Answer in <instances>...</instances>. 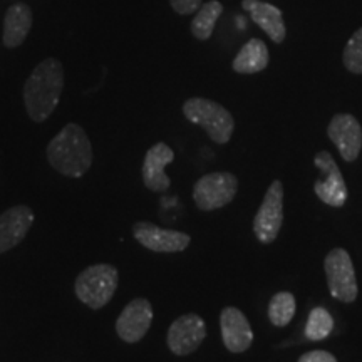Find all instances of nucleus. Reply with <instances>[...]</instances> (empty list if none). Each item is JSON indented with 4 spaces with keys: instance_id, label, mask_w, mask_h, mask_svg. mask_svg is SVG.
Instances as JSON below:
<instances>
[{
    "instance_id": "18",
    "label": "nucleus",
    "mask_w": 362,
    "mask_h": 362,
    "mask_svg": "<svg viewBox=\"0 0 362 362\" xmlns=\"http://www.w3.org/2000/svg\"><path fill=\"white\" fill-rule=\"evenodd\" d=\"M270 54L264 40L250 39L240 49L232 62V69L238 74H257L269 66Z\"/></svg>"
},
{
    "instance_id": "22",
    "label": "nucleus",
    "mask_w": 362,
    "mask_h": 362,
    "mask_svg": "<svg viewBox=\"0 0 362 362\" xmlns=\"http://www.w3.org/2000/svg\"><path fill=\"white\" fill-rule=\"evenodd\" d=\"M342 61L346 69L352 74H362V27L352 34L344 47Z\"/></svg>"
},
{
    "instance_id": "10",
    "label": "nucleus",
    "mask_w": 362,
    "mask_h": 362,
    "mask_svg": "<svg viewBox=\"0 0 362 362\" xmlns=\"http://www.w3.org/2000/svg\"><path fill=\"white\" fill-rule=\"evenodd\" d=\"M133 235L139 243L148 250L158 253H176L187 250L192 238L188 233L166 230L149 221H138L133 226Z\"/></svg>"
},
{
    "instance_id": "6",
    "label": "nucleus",
    "mask_w": 362,
    "mask_h": 362,
    "mask_svg": "<svg viewBox=\"0 0 362 362\" xmlns=\"http://www.w3.org/2000/svg\"><path fill=\"white\" fill-rule=\"evenodd\" d=\"M324 269L332 297H336L341 302H346V304H352L357 298V293H359V287H357L354 264H352V259L347 250H344V248L330 250L329 255L325 257Z\"/></svg>"
},
{
    "instance_id": "23",
    "label": "nucleus",
    "mask_w": 362,
    "mask_h": 362,
    "mask_svg": "<svg viewBox=\"0 0 362 362\" xmlns=\"http://www.w3.org/2000/svg\"><path fill=\"white\" fill-rule=\"evenodd\" d=\"M170 6L180 16H188L203 6V0H170Z\"/></svg>"
},
{
    "instance_id": "11",
    "label": "nucleus",
    "mask_w": 362,
    "mask_h": 362,
    "mask_svg": "<svg viewBox=\"0 0 362 362\" xmlns=\"http://www.w3.org/2000/svg\"><path fill=\"white\" fill-rule=\"evenodd\" d=\"M327 136L336 144L342 160L356 161L362 149V126L352 115H336L327 126Z\"/></svg>"
},
{
    "instance_id": "3",
    "label": "nucleus",
    "mask_w": 362,
    "mask_h": 362,
    "mask_svg": "<svg viewBox=\"0 0 362 362\" xmlns=\"http://www.w3.org/2000/svg\"><path fill=\"white\" fill-rule=\"evenodd\" d=\"M119 284V272L115 265L96 264L84 269L74 282V292L89 309L99 310L111 302Z\"/></svg>"
},
{
    "instance_id": "7",
    "label": "nucleus",
    "mask_w": 362,
    "mask_h": 362,
    "mask_svg": "<svg viewBox=\"0 0 362 362\" xmlns=\"http://www.w3.org/2000/svg\"><path fill=\"white\" fill-rule=\"evenodd\" d=\"M284 223V185L274 180L264 197V202L253 218V232L262 243L269 245L277 238Z\"/></svg>"
},
{
    "instance_id": "14",
    "label": "nucleus",
    "mask_w": 362,
    "mask_h": 362,
    "mask_svg": "<svg viewBox=\"0 0 362 362\" xmlns=\"http://www.w3.org/2000/svg\"><path fill=\"white\" fill-rule=\"evenodd\" d=\"M34 223V211L27 205H16L0 215V253L21 245Z\"/></svg>"
},
{
    "instance_id": "19",
    "label": "nucleus",
    "mask_w": 362,
    "mask_h": 362,
    "mask_svg": "<svg viewBox=\"0 0 362 362\" xmlns=\"http://www.w3.org/2000/svg\"><path fill=\"white\" fill-rule=\"evenodd\" d=\"M221 13H223V6H221L218 0H211V2L203 4L194 12L192 24H189V30H192L193 37L198 40L210 39Z\"/></svg>"
},
{
    "instance_id": "9",
    "label": "nucleus",
    "mask_w": 362,
    "mask_h": 362,
    "mask_svg": "<svg viewBox=\"0 0 362 362\" xmlns=\"http://www.w3.org/2000/svg\"><path fill=\"white\" fill-rule=\"evenodd\" d=\"M206 337L205 320L198 314H185L178 317L168 329V342L170 351L176 356H188L202 346Z\"/></svg>"
},
{
    "instance_id": "15",
    "label": "nucleus",
    "mask_w": 362,
    "mask_h": 362,
    "mask_svg": "<svg viewBox=\"0 0 362 362\" xmlns=\"http://www.w3.org/2000/svg\"><path fill=\"white\" fill-rule=\"evenodd\" d=\"M175 151L166 143H156L146 151L143 161V183L151 192H166L171 180L166 176L165 168L173 163Z\"/></svg>"
},
{
    "instance_id": "2",
    "label": "nucleus",
    "mask_w": 362,
    "mask_h": 362,
    "mask_svg": "<svg viewBox=\"0 0 362 362\" xmlns=\"http://www.w3.org/2000/svg\"><path fill=\"white\" fill-rule=\"evenodd\" d=\"M45 155L57 173L81 178L93 165V144L83 126L69 123L51 139Z\"/></svg>"
},
{
    "instance_id": "12",
    "label": "nucleus",
    "mask_w": 362,
    "mask_h": 362,
    "mask_svg": "<svg viewBox=\"0 0 362 362\" xmlns=\"http://www.w3.org/2000/svg\"><path fill=\"white\" fill-rule=\"evenodd\" d=\"M153 322V307L146 298H133L116 320V332L128 344H136L146 336Z\"/></svg>"
},
{
    "instance_id": "8",
    "label": "nucleus",
    "mask_w": 362,
    "mask_h": 362,
    "mask_svg": "<svg viewBox=\"0 0 362 362\" xmlns=\"http://www.w3.org/2000/svg\"><path fill=\"white\" fill-rule=\"evenodd\" d=\"M314 165L320 170V178L314 183V192L325 205L341 208L347 202V187L342 171L329 151H319L314 156Z\"/></svg>"
},
{
    "instance_id": "20",
    "label": "nucleus",
    "mask_w": 362,
    "mask_h": 362,
    "mask_svg": "<svg viewBox=\"0 0 362 362\" xmlns=\"http://www.w3.org/2000/svg\"><path fill=\"white\" fill-rule=\"evenodd\" d=\"M296 297L291 292H279L270 298L269 319L275 327H285L296 315Z\"/></svg>"
},
{
    "instance_id": "5",
    "label": "nucleus",
    "mask_w": 362,
    "mask_h": 362,
    "mask_svg": "<svg viewBox=\"0 0 362 362\" xmlns=\"http://www.w3.org/2000/svg\"><path fill=\"white\" fill-rule=\"evenodd\" d=\"M238 189L237 176L228 171H216L202 176L193 187L194 205L202 211H214L233 200Z\"/></svg>"
},
{
    "instance_id": "16",
    "label": "nucleus",
    "mask_w": 362,
    "mask_h": 362,
    "mask_svg": "<svg viewBox=\"0 0 362 362\" xmlns=\"http://www.w3.org/2000/svg\"><path fill=\"white\" fill-rule=\"evenodd\" d=\"M243 11L250 13L252 21L260 27L275 44H282L287 35L285 29L284 13L279 7L272 6V4L262 2V0H243L242 2Z\"/></svg>"
},
{
    "instance_id": "4",
    "label": "nucleus",
    "mask_w": 362,
    "mask_h": 362,
    "mask_svg": "<svg viewBox=\"0 0 362 362\" xmlns=\"http://www.w3.org/2000/svg\"><path fill=\"white\" fill-rule=\"evenodd\" d=\"M183 115L193 124L202 126L216 144L232 139L235 119L226 107L206 98H192L183 104Z\"/></svg>"
},
{
    "instance_id": "13",
    "label": "nucleus",
    "mask_w": 362,
    "mask_h": 362,
    "mask_svg": "<svg viewBox=\"0 0 362 362\" xmlns=\"http://www.w3.org/2000/svg\"><path fill=\"white\" fill-rule=\"evenodd\" d=\"M221 339L225 347L233 354L245 352L253 342L252 325L237 307H225L220 314Z\"/></svg>"
},
{
    "instance_id": "17",
    "label": "nucleus",
    "mask_w": 362,
    "mask_h": 362,
    "mask_svg": "<svg viewBox=\"0 0 362 362\" xmlns=\"http://www.w3.org/2000/svg\"><path fill=\"white\" fill-rule=\"evenodd\" d=\"M33 29V11L25 4H13L7 8L4 17V33L2 42L7 49H16L29 35Z\"/></svg>"
},
{
    "instance_id": "24",
    "label": "nucleus",
    "mask_w": 362,
    "mask_h": 362,
    "mask_svg": "<svg viewBox=\"0 0 362 362\" xmlns=\"http://www.w3.org/2000/svg\"><path fill=\"white\" fill-rule=\"evenodd\" d=\"M298 362H337V359L327 351H310L300 356Z\"/></svg>"
},
{
    "instance_id": "1",
    "label": "nucleus",
    "mask_w": 362,
    "mask_h": 362,
    "mask_svg": "<svg viewBox=\"0 0 362 362\" xmlns=\"http://www.w3.org/2000/svg\"><path fill=\"white\" fill-rule=\"evenodd\" d=\"M64 89V67L54 57L34 67L24 84L25 111L34 123H44L56 111Z\"/></svg>"
},
{
    "instance_id": "21",
    "label": "nucleus",
    "mask_w": 362,
    "mask_h": 362,
    "mask_svg": "<svg viewBox=\"0 0 362 362\" xmlns=\"http://www.w3.org/2000/svg\"><path fill=\"white\" fill-rule=\"evenodd\" d=\"M334 329V319L324 307H315L310 310L305 325V336L310 341H324Z\"/></svg>"
}]
</instances>
